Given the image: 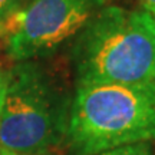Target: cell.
<instances>
[{"mask_svg":"<svg viewBox=\"0 0 155 155\" xmlns=\"http://www.w3.org/2000/svg\"><path fill=\"white\" fill-rule=\"evenodd\" d=\"M26 0H0V26L16 15L22 9Z\"/></svg>","mask_w":155,"mask_h":155,"instance_id":"8992f818","label":"cell"},{"mask_svg":"<svg viewBox=\"0 0 155 155\" xmlns=\"http://www.w3.org/2000/svg\"><path fill=\"white\" fill-rule=\"evenodd\" d=\"M105 5L106 0H26L0 26V38L13 61H32L76 38Z\"/></svg>","mask_w":155,"mask_h":155,"instance_id":"277c9868","label":"cell"},{"mask_svg":"<svg viewBox=\"0 0 155 155\" xmlns=\"http://www.w3.org/2000/svg\"><path fill=\"white\" fill-rule=\"evenodd\" d=\"M141 2L144 6V10H147L155 19V0H141Z\"/></svg>","mask_w":155,"mask_h":155,"instance_id":"52a82bcc","label":"cell"},{"mask_svg":"<svg viewBox=\"0 0 155 155\" xmlns=\"http://www.w3.org/2000/svg\"><path fill=\"white\" fill-rule=\"evenodd\" d=\"M76 86L155 81V19L147 10L105 6L75 38Z\"/></svg>","mask_w":155,"mask_h":155,"instance_id":"6da1fadb","label":"cell"},{"mask_svg":"<svg viewBox=\"0 0 155 155\" xmlns=\"http://www.w3.org/2000/svg\"><path fill=\"white\" fill-rule=\"evenodd\" d=\"M98 155H152L150 142H138V144L124 145L114 150L101 152Z\"/></svg>","mask_w":155,"mask_h":155,"instance_id":"5b68a950","label":"cell"},{"mask_svg":"<svg viewBox=\"0 0 155 155\" xmlns=\"http://www.w3.org/2000/svg\"><path fill=\"white\" fill-rule=\"evenodd\" d=\"M69 106L42 66L17 62L5 75L0 151L35 155L66 135Z\"/></svg>","mask_w":155,"mask_h":155,"instance_id":"3957f363","label":"cell"},{"mask_svg":"<svg viewBox=\"0 0 155 155\" xmlns=\"http://www.w3.org/2000/svg\"><path fill=\"white\" fill-rule=\"evenodd\" d=\"M0 155H23V154H16V152H7V151H0Z\"/></svg>","mask_w":155,"mask_h":155,"instance_id":"9c48e42d","label":"cell"},{"mask_svg":"<svg viewBox=\"0 0 155 155\" xmlns=\"http://www.w3.org/2000/svg\"><path fill=\"white\" fill-rule=\"evenodd\" d=\"M3 96H5V75L0 72V109L3 104Z\"/></svg>","mask_w":155,"mask_h":155,"instance_id":"ba28073f","label":"cell"},{"mask_svg":"<svg viewBox=\"0 0 155 155\" xmlns=\"http://www.w3.org/2000/svg\"><path fill=\"white\" fill-rule=\"evenodd\" d=\"M73 155L155 139V81L76 86L66 135Z\"/></svg>","mask_w":155,"mask_h":155,"instance_id":"7a4b0ae2","label":"cell"}]
</instances>
